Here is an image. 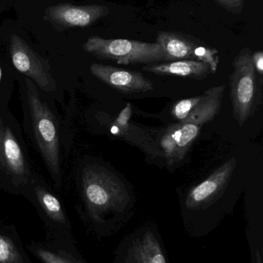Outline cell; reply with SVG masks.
I'll return each instance as SVG.
<instances>
[{"mask_svg":"<svg viewBox=\"0 0 263 263\" xmlns=\"http://www.w3.org/2000/svg\"><path fill=\"white\" fill-rule=\"evenodd\" d=\"M201 126L193 123H178L171 125L153 142L154 151L162 155L169 165L180 162L199 136Z\"/></svg>","mask_w":263,"mask_h":263,"instance_id":"cell-9","label":"cell"},{"mask_svg":"<svg viewBox=\"0 0 263 263\" xmlns=\"http://www.w3.org/2000/svg\"><path fill=\"white\" fill-rule=\"evenodd\" d=\"M114 263H168L157 227L146 224L125 236L116 249Z\"/></svg>","mask_w":263,"mask_h":263,"instance_id":"cell-7","label":"cell"},{"mask_svg":"<svg viewBox=\"0 0 263 263\" xmlns=\"http://www.w3.org/2000/svg\"><path fill=\"white\" fill-rule=\"evenodd\" d=\"M87 219L93 231L106 237L120 231L129 217L131 197L126 185L103 167H85L82 174Z\"/></svg>","mask_w":263,"mask_h":263,"instance_id":"cell-2","label":"cell"},{"mask_svg":"<svg viewBox=\"0 0 263 263\" xmlns=\"http://www.w3.org/2000/svg\"><path fill=\"white\" fill-rule=\"evenodd\" d=\"M253 66L257 73L262 76L263 74V52L262 51H258L252 55Z\"/></svg>","mask_w":263,"mask_h":263,"instance_id":"cell-18","label":"cell"},{"mask_svg":"<svg viewBox=\"0 0 263 263\" xmlns=\"http://www.w3.org/2000/svg\"><path fill=\"white\" fill-rule=\"evenodd\" d=\"M230 76L233 114L239 126L253 117L262 103V80L253 66L252 52L243 49L234 59Z\"/></svg>","mask_w":263,"mask_h":263,"instance_id":"cell-4","label":"cell"},{"mask_svg":"<svg viewBox=\"0 0 263 263\" xmlns=\"http://www.w3.org/2000/svg\"><path fill=\"white\" fill-rule=\"evenodd\" d=\"M12 8L16 20L40 43L72 45L80 40V46L83 34L110 13L106 5L75 0H17Z\"/></svg>","mask_w":263,"mask_h":263,"instance_id":"cell-1","label":"cell"},{"mask_svg":"<svg viewBox=\"0 0 263 263\" xmlns=\"http://www.w3.org/2000/svg\"><path fill=\"white\" fill-rule=\"evenodd\" d=\"M17 0H0V14L12 8Z\"/></svg>","mask_w":263,"mask_h":263,"instance_id":"cell-20","label":"cell"},{"mask_svg":"<svg viewBox=\"0 0 263 263\" xmlns=\"http://www.w3.org/2000/svg\"><path fill=\"white\" fill-rule=\"evenodd\" d=\"M0 263H26L20 246L6 233H0Z\"/></svg>","mask_w":263,"mask_h":263,"instance_id":"cell-16","label":"cell"},{"mask_svg":"<svg viewBox=\"0 0 263 263\" xmlns=\"http://www.w3.org/2000/svg\"><path fill=\"white\" fill-rule=\"evenodd\" d=\"M80 49L100 60H112L125 66L165 61V52L157 43L93 35L81 45Z\"/></svg>","mask_w":263,"mask_h":263,"instance_id":"cell-5","label":"cell"},{"mask_svg":"<svg viewBox=\"0 0 263 263\" xmlns=\"http://www.w3.org/2000/svg\"><path fill=\"white\" fill-rule=\"evenodd\" d=\"M27 97L36 139L51 174L57 180L60 170L57 121L47 105L40 99L35 85L29 80Z\"/></svg>","mask_w":263,"mask_h":263,"instance_id":"cell-6","label":"cell"},{"mask_svg":"<svg viewBox=\"0 0 263 263\" xmlns=\"http://www.w3.org/2000/svg\"><path fill=\"white\" fill-rule=\"evenodd\" d=\"M35 195L45 219L52 229L51 233L57 237L74 239L69 219L59 199L41 186L36 187Z\"/></svg>","mask_w":263,"mask_h":263,"instance_id":"cell-12","label":"cell"},{"mask_svg":"<svg viewBox=\"0 0 263 263\" xmlns=\"http://www.w3.org/2000/svg\"><path fill=\"white\" fill-rule=\"evenodd\" d=\"M29 249L43 263H86L76 250L74 239L55 236L52 242L33 243Z\"/></svg>","mask_w":263,"mask_h":263,"instance_id":"cell-13","label":"cell"},{"mask_svg":"<svg viewBox=\"0 0 263 263\" xmlns=\"http://www.w3.org/2000/svg\"><path fill=\"white\" fill-rule=\"evenodd\" d=\"M142 69L155 75L187 77L198 80H204L212 73L208 65L191 60L151 63L144 66Z\"/></svg>","mask_w":263,"mask_h":263,"instance_id":"cell-14","label":"cell"},{"mask_svg":"<svg viewBox=\"0 0 263 263\" xmlns=\"http://www.w3.org/2000/svg\"><path fill=\"white\" fill-rule=\"evenodd\" d=\"M163 49L165 62L192 60L193 50L197 43L174 32L162 31L157 34V42Z\"/></svg>","mask_w":263,"mask_h":263,"instance_id":"cell-15","label":"cell"},{"mask_svg":"<svg viewBox=\"0 0 263 263\" xmlns=\"http://www.w3.org/2000/svg\"><path fill=\"white\" fill-rule=\"evenodd\" d=\"M225 85L215 86L202 95L177 102L171 109V115L181 123H193L202 126L214 120L222 106Z\"/></svg>","mask_w":263,"mask_h":263,"instance_id":"cell-8","label":"cell"},{"mask_svg":"<svg viewBox=\"0 0 263 263\" xmlns=\"http://www.w3.org/2000/svg\"><path fill=\"white\" fill-rule=\"evenodd\" d=\"M92 75L116 90L126 93L147 92L154 89V84L137 71L120 69L108 65L93 63Z\"/></svg>","mask_w":263,"mask_h":263,"instance_id":"cell-10","label":"cell"},{"mask_svg":"<svg viewBox=\"0 0 263 263\" xmlns=\"http://www.w3.org/2000/svg\"><path fill=\"white\" fill-rule=\"evenodd\" d=\"M1 78H2V69H1V66H0V81H1Z\"/></svg>","mask_w":263,"mask_h":263,"instance_id":"cell-21","label":"cell"},{"mask_svg":"<svg viewBox=\"0 0 263 263\" xmlns=\"http://www.w3.org/2000/svg\"><path fill=\"white\" fill-rule=\"evenodd\" d=\"M219 51L214 48L208 46L196 45L193 50L192 60L202 62L208 65L211 69L212 73H215L219 66Z\"/></svg>","mask_w":263,"mask_h":263,"instance_id":"cell-17","label":"cell"},{"mask_svg":"<svg viewBox=\"0 0 263 263\" xmlns=\"http://www.w3.org/2000/svg\"><path fill=\"white\" fill-rule=\"evenodd\" d=\"M0 164L13 180L26 183L29 170L21 148L9 128L0 124Z\"/></svg>","mask_w":263,"mask_h":263,"instance_id":"cell-11","label":"cell"},{"mask_svg":"<svg viewBox=\"0 0 263 263\" xmlns=\"http://www.w3.org/2000/svg\"><path fill=\"white\" fill-rule=\"evenodd\" d=\"M0 46L9 55L14 67L46 92L57 89L47 59L34 47L30 35L17 20L7 18L0 26Z\"/></svg>","mask_w":263,"mask_h":263,"instance_id":"cell-3","label":"cell"},{"mask_svg":"<svg viewBox=\"0 0 263 263\" xmlns=\"http://www.w3.org/2000/svg\"><path fill=\"white\" fill-rule=\"evenodd\" d=\"M230 10H238L243 4V0H215Z\"/></svg>","mask_w":263,"mask_h":263,"instance_id":"cell-19","label":"cell"}]
</instances>
